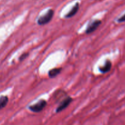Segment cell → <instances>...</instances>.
Instances as JSON below:
<instances>
[{"label": "cell", "instance_id": "6da1fadb", "mask_svg": "<svg viewBox=\"0 0 125 125\" xmlns=\"http://www.w3.org/2000/svg\"><path fill=\"white\" fill-rule=\"evenodd\" d=\"M54 14V11L52 9H49L45 15L41 16L37 20L38 25L40 26L45 25L52 20Z\"/></svg>", "mask_w": 125, "mask_h": 125}, {"label": "cell", "instance_id": "7a4b0ae2", "mask_svg": "<svg viewBox=\"0 0 125 125\" xmlns=\"http://www.w3.org/2000/svg\"><path fill=\"white\" fill-rule=\"evenodd\" d=\"M47 105V102L44 99L39 100L36 104H33L29 107V109L34 113H39L42 111Z\"/></svg>", "mask_w": 125, "mask_h": 125}, {"label": "cell", "instance_id": "3957f363", "mask_svg": "<svg viewBox=\"0 0 125 125\" xmlns=\"http://www.w3.org/2000/svg\"><path fill=\"white\" fill-rule=\"evenodd\" d=\"M73 101V99L71 98L70 96H67L65 99H63L62 101L60 102L59 105H58V107H57L56 110V113H59L63 111L65 109H67L70 105L71 103Z\"/></svg>", "mask_w": 125, "mask_h": 125}, {"label": "cell", "instance_id": "277c9868", "mask_svg": "<svg viewBox=\"0 0 125 125\" xmlns=\"http://www.w3.org/2000/svg\"><path fill=\"white\" fill-rule=\"evenodd\" d=\"M101 21L100 20H95L90 23H89L87 27L85 33L87 34H91L98 29L99 26L101 25Z\"/></svg>", "mask_w": 125, "mask_h": 125}, {"label": "cell", "instance_id": "5b68a950", "mask_svg": "<svg viewBox=\"0 0 125 125\" xmlns=\"http://www.w3.org/2000/svg\"><path fill=\"white\" fill-rule=\"evenodd\" d=\"M112 62H111L110 60H107L106 61L104 65L101 66V67H100V68H99V70H100V72L102 74L107 73V72H109L111 71V68H112Z\"/></svg>", "mask_w": 125, "mask_h": 125}, {"label": "cell", "instance_id": "8992f818", "mask_svg": "<svg viewBox=\"0 0 125 125\" xmlns=\"http://www.w3.org/2000/svg\"><path fill=\"white\" fill-rule=\"evenodd\" d=\"M79 9V4L78 2H76L74 6L72 7V9L70 11V12L65 16V18H72V17H74L76 14L77 13V12H78Z\"/></svg>", "mask_w": 125, "mask_h": 125}, {"label": "cell", "instance_id": "52a82bcc", "mask_svg": "<svg viewBox=\"0 0 125 125\" xmlns=\"http://www.w3.org/2000/svg\"><path fill=\"white\" fill-rule=\"evenodd\" d=\"M62 69L61 67H55V68L52 69L50 70L48 72V76L50 78H55L57 77L58 75L61 74V71H62Z\"/></svg>", "mask_w": 125, "mask_h": 125}, {"label": "cell", "instance_id": "ba28073f", "mask_svg": "<svg viewBox=\"0 0 125 125\" xmlns=\"http://www.w3.org/2000/svg\"><path fill=\"white\" fill-rule=\"evenodd\" d=\"M9 98L7 96H1L0 97V110L5 107L7 105Z\"/></svg>", "mask_w": 125, "mask_h": 125}, {"label": "cell", "instance_id": "9c48e42d", "mask_svg": "<svg viewBox=\"0 0 125 125\" xmlns=\"http://www.w3.org/2000/svg\"><path fill=\"white\" fill-rule=\"evenodd\" d=\"M29 56V53H23V54L21 55V56L19 57V61H22L25 60L28 56Z\"/></svg>", "mask_w": 125, "mask_h": 125}, {"label": "cell", "instance_id": "30bf717a", "mask_svg": "<svg viewBox=\"0 0 125 125\" xmlns=\"http://www.w3.org/2000/svg\"><path fill=\"white\" fill-rule=\"evenodd\" d=\"M117 22H118V23H123V22H125V13L117 20Z\"/></svg>", "mask_w": 125, "mask_h": 125}]
</instances>
